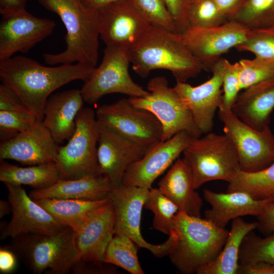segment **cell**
Segmentation results:
<instances>
[{
	"mask_svg": "<svg viewBox=\"0 0 274 274\" xmlns=\"http://www.w3.org/2000/svg\"><path fill=\"white\" fill-rule=\"evenodd\" d=\"M97 121L128 139L152 148L161 142L162 127L150 112L134 106L128 98H122L99 107Z\"/></svg>",
	"mask_w": 274,
	"mask_h": 274,
	"instance_id": "7c38bea8",
	"label": "cell"
},
{
	"mask_svg": "<svg viewBox=\"0 0 274 274\" xmlns=\"http://www.w3.org/2000/svg\"><path fill=\"white\" fill-rule=\"evenodd\" d=\"M224 133L232 142L241 169L246 172L261 170L274 161V134L269 125L262 129L248 125L232 111L218 110Z\"/></svg>",
	"mask_w": 274,
	"mask_h": 274,
	"instance_id": "8fae6325",
	"label": "cell"
},
{
	"mask_svg": "<svg viewBox=\"0 0 274 274\" xmlns=\"http://www.w3.org/2000/svg\"><path fill=\"white\" fill-rule=\"evenodd\" d=\"M27 1L0 0V13L4 15L25 11Z\"/></svg>",
	"mask_w": 274,
	"mask_h": 274,
	"instance_id": "7dc6e473",
	"label": "cell"
},
{
	"mask_svg": "<svg viewBox=\"0 0 274 274\" xmlns=\"http://www.w3.org/2000/svg\"><path fill=\"white\" fill-rule=\"evenodd\" d=\"M149 189L123 184L113 188L109 198L115 212L114 232V234L126 235L139 248L146 249L154 256L162 257L172 252L176 244L177 235L172 230L168 239L159 245L151 244L143 238L141 231V216Z\"/></svg>",
	"mask_w": 274,
	"mask_h": 274,
	"instance_id": "30bf717a",
	"label": "cell"
},
{
	"mask_svg": "<svg viewBox=\"0 0 274 274\" xmlns=\"http://www.w3.org/2000/svg\"><path fill=\"white\" fill-rule=\"evenodd\" d=\"M238 79L241 90L274 75V66L254 57L238 62Z\"/></svg>",
	"mask_w": 274,
	"mask_h": 274,
	"instance_id": "f35d334b",
	"label": "cell"
},
{
	"mask_svg": "<svg viewBox=\"0 0 274 274\" xmlns=\"http://www.w3.org/2000/svg\"><path fill=\"white\" fill-rule=\"evenodd\" d=\"M0 111H28L17 94L11 88L0 85Z\"/></svg>",
	"mask_w": 274,
	"mask_h": 274,
	"instance_id": "b9f144b4",
	"label": "cell"
},
{
	"mask_svg": "<svg viewBox=\"0 0 274 274\" xmlns=\"http://www.w3.org/2000/svg\"><path fill=\"white\" fill-rule=\"evenodd\" d=\"M12 211L11 205L9 201L0 200V218L2 219Z\"/></svg>",
	"mask_w": 274,
	"mask_h": 274,
	"instance_id": "681fc988",
	"label": "cell"
},
{
	"mask_svg": "<svg viewBox=\"0 0 274 274\" xmlns=\"http://www.w3.org/2000/svg\"><path fill=\"white\" fill-rule=\"evenodd\" d=\"M237 274H274V265L263 261L241 263Z\"/></svg>",
	"mask_w": 274,
	"mask_h": 274,
	"instance_id": "ee69618b",
	"label": "cell"
},
{
	"mask_svg": "<svg viewBox=\"0 0 274 274\" xmlns=\"http://www.w3.org/2000/svg\"><path fill=\"white\" fill-rule=\"evenodd\" d=\"M110 200V198H108L100 200L58 198L35 200L58 221L71 228L76 233L92 210L107 203Z\"/></svg>",
	"mask_w": 274,
	"mask_h": 274,
	"instance_id": "f1b7e54d",
	"label": "cell"
},
{
	"mask_svg": "<svg viewBox=\"0 0 274 274\" xmlns=\"http://www.w3.org/2000/svg\"><path fill=\"white\" fill-rule=\"evenodd\" d=\"M176 244L168 255L172 263L184 274L197 270L213 261L221 251L229 234L201 217L179 212L174 218Z\"/></svg>",
	"mask_w": 274,
	"mask_h": 274,
	"instance_id": "277c9868",
	"label": "cell"
},
{
	"mask_svg": "<svg viewBox=\"0 0 274 274\" xmlns=\"http://www.w3.org/2000/svg\"><path fill=\"white\" fill-rule=\"evenodd\" d=\"M250 29L233 20L207 28H188L180 33L203 70L211 72L222 55L244 42Z\"/></svg>",
	"mask_w": 274,
	"mask_h": 274,
	"instance_id": "4fadbf2b",
	"label": "cell"
},
{
	"mask_svg": "<svg viewBox=\"0 0 274 274\" xmlns=\"http://www.w3.org/2000/svg\"><path fill=\"white\" fill-rule=\"evenodd\" d=\"M133 71L146 78L156 69L170 71L177 82H186L203 68L184 42L180 33L151 25L144 38L129 50Z\"/></svg>",
	"mask_w": 274,
	"mask_h": 274,
	"instance_id": "3957f363",
	"label": "cell"
},
{
	"mask_svg": "<svg viewBox=\"0 0 274 274\" xmlns=\"http://www.w3.org/2000/svg\"><path fill=\"white\" fill-rule=\"evenodd\" d=\"M16 256L10 249L3 247L0 249V271L2 273H9L16 267Z\"/></svg>",
	"mask_w": 274,
	"mask_h": 274,
	"instance_id": "f6af8a7d",
	"label": "cell"
},
{
	"mask_svg": "<svg viewBox=\"0 0 274 274\" xmlns=\"http://www.w3.org/2000/svg\"><path fill=\"white\" fill-rule=\"evenodd\" d=\"M231 20L249 29L274 27V0H245Z\"/></svg>",
	"mask_w": 274,
	"mask_h": 274,
	"instance_id": "1f68e13d",
	"label": "cell"
},
{
	"mask_svg": "<svg viewBox=\"0 0 274 274\" xmlns=\"http://www.w3.org/2000/svg\"><path fill=\"white\" fill-rule=\"evenodd\" d=\"M58 146L42 122L0 144V160L12 159L24 165L56 162Z\"/></svg>",
	"mask_w": 274,
	"mask_h": 274,
	"instance_id": "ffe728a7",
	"label": "cell"
},
{
	"mask_svg": "<svg viewBox=\"0 0 274 274\" xmlns=\"http://www.w3.org/2000/svg\"><path fill=\"white\" fill-rule=\"evenodd\" d=\"M237 62L231 63L226 59L222 83V98L218 110L231 111L241 91L238 79Z\"/></svg>",
	"mask_w": 274,
	"mask_h": 274,
	"instance_id": "ab89813d",
	"label": "cell"
},
{
	"mask_svg": "<svg viewBox=\"0 0 274 274\" xmlns=\"http://www.w3.org/2000/svg\"><path fill=\"white\" fill-rule=\"evenodd\" d=\"M259 231L267 235L274 231V202L270 201L262 213L257 216Z\"/></svg>",
	"mask_w": 274,
	"mask_h": 274,
	"instance_id": "7bdbcfd3",
	"label": "cell"
},
{
	"mask_svg": "<svg viewBox=\"0 0 274 274\" xmlns=\"http://www.w3.org/2000/svg\"><path fill=\"white\" fill-rule=\"evenodd\" d=\"M271 201L274 202V196L271 197Z\"/></svg>",
	"mask_w": 274,
	"mask_h": 274,
	"instance_id": "f907efd6",
	"label": "cell"
},
{
	"mask_svg": "<svg viewBox=\"0 0 274 274\" xmlns=\"http://www.w3.org/2000/svg\"><path fill=\"white\" fill-rule=\"evenodd\" d=\"M274 109V75L239 93L232 112L242 121L257 129L269 125Z\"/></svg>",
	"mask_w": 274,
	"mask_h": 274,
	"instance_id": "d4e9b609",
	"label": "cell"
},
{
	"mask_svg": "<svg viewBox=\"0 0 274 274\" xmlns=\"http://www.w3.org/2000/svg\"><path fill=\"white\" fill-rule=\"evenodd\" d=\"M183 154L192 172L196 189L214 180L228 183L241 169L235 148L224 133L211 131L202 137L193 138Z\"/></svg>",
	"mask_w": 274,
	"mask_h": 274,
	"instance_id": "8992f818",
	"label": "cell"
},
{
	"mask_svg": "<svg viewBox=\"0 0 274 274\" xmlns=\"http://www.w3.org/2000/svg\"><path fill=\"white\" fill-rule=\"evenodd\" d=\"M5 247L35 274H66L80 260L75 232L67 226L54 234H22Z\"/></svg>",
	"mask_w": 274,
	"mask_h": 274,
	"instance_id": "5b68a950",
	"label": "cell"
},
{
	"mask_svg": "<svg viewBox=\"0 0 274 274\" xmlns=\"http://www.w3.org/2000/svg\"><path fill=\"white\" fill-rule=\"evenodd\" d=\"M76 130L64 146L58 147L56 160L63 179L101 175L97 160L98 123L95 112L82 108L76 118Z\"/></svg>",
	"mask_w": 274,
	"mask_h": 274,
	"instance_id": "52a82bcc",
	"label": "cell"
},
{
	"mask_svg": "<svg viewBox=\"0 0 274 274\" xmlns=\"http://www.w3.org/2000/svg\"><path fill=\"white\" fill-rule=\"evenodd\" d=\"M118 1L119 0H81L86 7L97 10Z\"/></svg>",
	"mask_w": 274,
	"mask_h": 274,
	"instance_id": "c3c4849f",
	"label": "cell"
},
{
	"mask_svg": "<svg viewBox=\"0 0 274 274\" xmlns=\"http://www.w3.org/2000/svg\"><path fill=\"white\" fill-rule=\"evenodd\" d=\"M98 11L100 37L106 46L130 50L144 38L151 26L129 0H119Z\"/></svg>",
	"mask_w": 274,
	"mask_h": 274,
	"instance_id": "9a60e30c",
	"label": "cell"
},
{
	"mask_svg": "<svg viewBox=\"0 0 274 274\" xmlns=\"http://www.w3.org/2000/svg\"><path fill=\"white\" fill-rule=\"evenodd\" d=\"M226 59L222 57L212 70V77L201 84L192 86L187 82H177L173 87L202 134L212 131L216 112L221 105Z\"/></svg>",
	"mask_w": 274,
	"mask_h": 274,
	"instance_id": "2e32d148",
	"label": "cell"
},
{
	"mask_svg": "<svg viewBox=\"0 0 274 274\" xmlns=\"http://www.w3.org/2000/svg\"><path fill=\"white\" fill-rule=\"evenodd\" d=\"M84 101L81 90L77 89L55 93L47 99L42 123L57 144L74 134L76 118Z\"/></svg>",
	"mask_w": 274,
	"mask_h": 274,
	"instance_id": "603a6c76",
	"label": "cell"
},
{
	"mask_svg": "<svg viewBox=\"0 0 274 274\" xmlns=\"http://www.w3.org/2000/svg\"><path fill=\"white\" fill-rule=\"evenodd\" d=\"M98 123L97 155L100 173L116 187L122 184L124 173L129 165L141 159L151 148L139 145Z\"/></svg>",
	"mask_w": 274,
	"mask_h": 274,
	"instance_id": "ac0fdd59",
	"label": "cell"
},
{
	"mask_svg": "<svg viewBox=\"0 0 274 274\" xmlns=\"http://www.w3.org/2000/svg\"><path fill=\"white\" fill-rule=\"evenodd\" d=\"M55 23L33 16L26 10L2 15L0 21V60L15 53H25L50 36Z\"/></svg>",
	"mask_w": 274,
	"mask_h": 274,
	"instance_id": "e0dca14e",
	"label": "cell"
},
{
	"mask_svg": "<svg viewBox=\"0 0 274 274\" xmlns=\"http://www.w3.org/2000/svg\"><path fill=\"white\" fill-rule=\"evenodd\" d=\"M193 138L182 131L159 142L129 165L124 173L122 184L151 188L154 181L179 158Z\"/></svg>",
	"mask_w": 274,
	"mask_h": 274,
	"instance_id": "d6986e66",
	"label": "cell"
},
{
	"mask_svg": "<svg viewBox=\"0 0 274 274\" xmlns=\"http://www.w3.org/2000/svg\"><path fill=\"white\" fill-rule=\"evenodd\" d=\"M144 207L153 212V227L168 234L174 228V218L179 212L177 206L158 188L149 189Z\"/></svg>",
	"mask_w": 274,
	"mask_h": 274,
	"instance_id": "d6a6232c",
	"label": "cell"
},
{
	"mask_svg": "<svg viewBox=\"0 0 274 274\" xmlns=\"http://www.w3.org/2000/svg\"><path fill=\"white\" fill-rule=\"evenodd\" d=\"M4 184L12 216L9 222L1 223V239L27 233L54 234L66 227L28 195L22 185Z\"/></svg>",
	"mask_w": 274,
	"mask_h": 274,
	"instance_id": "5bb4252c",
	"label": "cell"
},
{
	"mask_svg": "<svg viewBox=\"0 0 274 274\" xmlns=\"http://www.w3.org/2000/svg\"><path fill=\"white\" fill-rule=\"evenodd\" d=\"M228 21L214 0H192L189 11L188 27L207 28Z\"/></svg>",
	"mask_w": 274,
	"mask_h": 274,
	"instance_id": "d590c367",
	"label": "cell"
},
{
	"mask_svg": "<svg viewBox=\"0 0 274 274\" xmlns=\"http://www.w3.org/2000/svg\"><path fill=\"white\" fill-rule=\"evenodd\" d=\"M57 14L66 29V49L58 54L44 53L49 65L74 62L96 67L98 55L100 18L98 10L89 8L81 0H38Z\"/></svg>",
	"mask_w": 274,
	"mask_h": 274,
	"instance_id": "7a4b0ae2",
	"label": "cell"
},
{
	"mask_svg": "<svg viewBox=\"0 0 274 274\" xmlns=\"http://www.w3.org/2000/svg\"><path fill=\"white\" fill-rule=\"evenodd\" d=\"M160 191L178 208L179 212L201 217L203 201L195 191L191 169L184 158H178L158 183Z\"/></svg>",
	"mask_w": 274,
	"mask_h": 274,
	"instance_id": "cb8c5ba5",
	"label": "cell"
},
{
	"mask_svg": "<svg viewBox=\"0 0 274 274\" xmlns=\"http://www.w3.org/2000/svg\"><path fill=\"white\" fill-rule=\"evenodd\" d=\"M235 48L251 52L255 58L274 66V27L250 29L246 40Z\"/></svg>",
	"mask_w": 274,
	"mask_h": 274,
	"instance_id": "e575fe53",
	"label": "cell"
},
{
	"mask_svg": "<svg viewBox=\"0 0 274 274\" xmlns=\"http://www.w3.org/2000/svg\"><path fill=\"white\" fill-rule=\"evenodd\" d=\"M244 192L256 199L274 196V161L267 167L254 172L239 170L228 183L227 192Z\"/></svg>",
	"mask_w": 274,
	"mask_h": 274,
	"instance_id": "f546056e",
	"label": "cell"
},
{
	"mask_svg": "<svg viewBox=\"0 0 274 274\" xmlns=\"http://www.w3.org/2000/svg\"><path fill=\"white\" fill-rule=\"evenodd\" d=\"M175 22L177 32L182 33L188 27V15L192 0H164Z\"/></svg>",
	"mask_w": 274,
	"mask_h": 274,
	"instance_id": "60d3db41",
	"label": "cell"
},
{
	"mask_svg": "<svg viewBox=\"0 0 274 274\" xmlns=\"http://www.w3.org/2000/svg\"><path fill=\"white\" fill-rule=\"evenodd\" d=\"M139 248L126 235L115 234L106 249L104 262L116 265L131 274H144L138 257Z\"/></svg>",
	"mask_w": 274,
	"mask_h": 274,
	"instance_id": "4dcf8cb0",
	"label": "cell"
},
{
	"mask_svg": "<svg viewBox=\"0 0 274 274\" xmlns=\"http://www.w3.org/2000/svg\"><path fill=\"white\" fill-rule=\"evenodd\" d=\"M131 63L129 50L115 46H106L100 65L80 89L84 101L96 103L103 96L121 93L129 97H145L150 92L136 83L129 73Z\"/></svg>",
	"mask_w": 274,
	"mask_h": 274,
	"instance_id": "9c48e42d",
	"label": "cell"
},
{
	"mask_svg": "<svg viewBox=\"0 0 274 274\" xmlns=\"http://www.w3.org/2000/svg\"><path fill=\"white\" fill-rule=\"evenodd\" d=\"M105 176H87L74 179H61L42 189H34L29 194L33 199L44 198L100 200L109 198L113 189Z\"/></svg>",
	"mask_w": 274,
	"mask_h": 274,
	"instance_id": "484cf974",
	"label": "cell"
},
{
	"mask_svg": "<svg viewBox=\"0 0 274 274\" xmlns=\"http://www.w3.org/2000/svg\"><path fill=\"white\" fill-rule=\"evenodd\" d=\"M228 20H231L239 10L245 0H214Z\"/></svg>",
	"mask_w": 274,
	"mask_h": 274,
	"instance_id": "bcb514c9",
	"label": "cell"
},
{
	"mask_svg": "<svg viewBox=\"0 0 274 274\" xmlns=\"http://www.w3.org/2000/svg\"><path fill=\"white\" fill-rule=\"evenodd\" d=\"M253 231L243 239L239 261L242 263L263 261L274 265V231L261 237Z\"/></svg>",
	"mask_w": 274,
	"mask_h": 274,
	"instance_id": "836d02e7",
	"label": "cell"
},
{
	"mask_svg": "<svg viewBox=\"0 0 274 274\" xmlns=\"http://www.w3.org/2000/svg\"><path fill=\"white\" fill-rule=\"evenodd\" d=\"M115 212L111 200L92 210L76 234L80 260L102 263L106 249L114 235Z\"/></svg>",
	"mask_w": 274,
	"mask_h": 274,
	"instance_id": "44dd1931",
	"label": "cell"
},
{
	"mask_svg": "<svg viewBox=\"0 0 274 274\" xmlns=\"http://www.w3.org/2000/svg\"><path fill=\"white\" fill-rule=\"evenodd\" d=\"M38 122L28 111H0L1 140H9L30 129Z\"/></svg>",
	"mask_w": 274,
	"mask_h": 274,
	"instance_id": "74e56055",
	"label": "cell"
},
{
	"mask_svg": "<svg viewBox=\"0 0 274 274\" xmlns=\"http://www.w3.org/2000/svg\"><path fill=\"white\" fill-rule=\"evenodd\" d=\"M95 67L79 63L45 66L31 58L16 56L0 60V79L17 94L37 120L42 122L51 94L71 81L86 82Z\"/></svg>",
	"mask_w": 274,
	"mask_h": 274,
	"instance_id": "6da1fadb",
	"label": "cell"
},
{
	"mask_svg": "<svg viewBox=\"0 0 274 274\" xmlns=\"http://www.w3.org/2000/svg\"><path fill=\"white\" fill-rule=\"evenodd\" d=\"M203 197L211 208L204 211L205 218L217 226L225 228L229 222L245 216L260 215L271 198L256 199L242 191L217 193L208 189Z\"/></svg>",
	"mask_w": 274,
	"mask_h": 274,
	"instance_id": "7402d4cb",
	"label": "cell"
},
{
	"mask_svg": "<svg viewBox=\"0 0 274 274\" xmlns=\"http://www.w3.org/2000/svg\"><path fill=\"white\" fill-rule=\"evenodd\" d=\"M258 222H248L242 217L232 220L225 243L219 255L211 262L198 269L197 274H237L239 252L245 236L257 228Z\"/></svg>",
	"mask_w": 274,
	"mask_h": 274,
	"instance_id": "4316f807",
	"label": "cell"
},
{
	"mask_svg": "<svg viewBox=\"0 0 274 274\" xmlns=\"http://www.w3.org/2000/svg\"><path fill=\"white\" fill-rule=\"evenodd\" d=\"M129 1L151 25L178 32L174 19L164 0Z\"/></svg>",
	"mask_w": 274,
	"mask_h": 274,
	"instance_id": "8d00e7d4",
	"label": "cell"
},
{
	"mask_svg": "<svg viewBox=\"0 0 274 274\" xmlns=\"http://www.w3.org/2000/svg\"><path fill=\"white\" fill-rule=\"evenodd\" d=\"M61 179V173L55 162L20 167L1 160L0 181L4 183L25 185L34 189H42Z\"/></svg>",
	"mask_w": 274,
	"mask_h": 274,
	"instance_id": "83f0119b",
	"label": "cell"
},
{
	"mask_svg": "<svg viewBox=\"0 0 274 274\" xmlns=\"http://www.w3.org/2000/svg\"><path fill=\"white\" fill-rule=\"evenodd\" d=\"M147 88L150 92L147 96L128 99L134 106L150 112L159 121L162 127L161 142L182 131L194 138L201 136L189 109L165 77L151 79Z\"/></svg>",
	"mask_w": 274,
	"mask_h": 274,
	"instance_id": "ba28073f",
	"label": "cell"
}]
</instances>
